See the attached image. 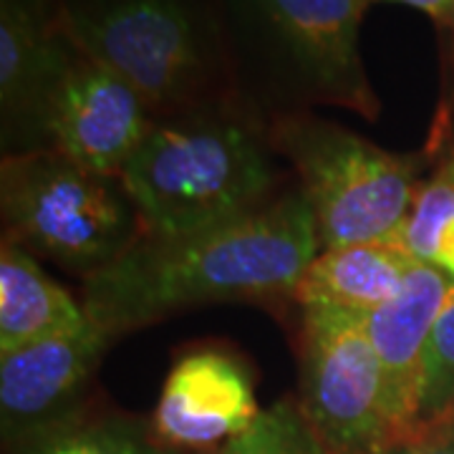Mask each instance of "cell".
I'll return each mask as SVG.
<instances>
[{"mask_svg":"<svg viewBox=\"0 0 454 454\" xmlns=\"http://www.w3.org/2000/svg\"><path fill=\"white\" fill-rule=\"evenodd\" d=\"M301 190L258 210L179 238L142 235L106 270L83 280L89 321L119 339L182 310L223 301H280L318 255Z\"/></svg>","mask_w":454,"mask_h":454,"instance_id":"obj_1","label":"cell"},{"mask_svg":"<svg viewBox=\"0 0 454 454\" xmlns=\"http://www.w3.org/2000/svg\"><path fill=\"white\" fill-rule=\"evenodd\" d=\"M276 157L268 119L232 94L154 119L119 177L146 235L179 238L276 200Z\"/></svg>","mask_w":454,"mask_h":454,"instance_id":"obj_2","label":"cell"},{"mask_svg":"<svg viewBox=\"0 0 454 454\" xmlns=\"http://www.w3.org/2000/svg\"><path fill=\"white\" fill-rule=\"evenodd\" d=\"M369 0H217L238 97L262 119L339 106L376 119L361 56Z\"/></svg>","mask_w":454,"mask_h":454,"instance_id":"obj_3","label":"cell"},{"mask_svg":"<svg viewBox=\"0 0 454 454\" xmlns=\"http://www.w3.org/2000/svg\"><path fill=\"white\" fill-rule=\"evenodd\" d=\"M53 20L154 119L238 94L217 0H53Z\"/></svg>","mask_w":454,"mask_h":454,"instance_id":"obj_4","label":"cell"},{"mask_svg":"<svg viewBox=\"0 0 454 454\" xmlns=\"http://www.w3.org/2000/svg\"><path fill=\"white\" fill-rule=\"evenodd\" d=\"M268 139L291 164L321 250L394 238L422 182V154H396L313 112L268 121Z\"/></svg>","mask_w":454,"mask_h":454,"instance_id":"obj_5","label":"cell"},{"mask_svg":"<svg viewBox=\"0 0 454 454\" xmlns=\"http://www.w3.org/2000/svg\"><path fill=\"white\" fill-rule=\"evenodd\" d=\"M0 210L3 240L83 280L106 270L145 235L121 177L53 149L3 154Z\"/></svg>","mask_w":454,"mask_h":454,"instance_id":"obj_6","label":"cell"},{"mask_svg":"<svg viewBox=\"0 0 454 454\" xmlns=\"http://www.w3.org/2000/svg\"><path fill=\"white\" fill-rule=\"evenodd\" d=\"M301 411L339 454H376L389 447L384 376L364 316L303 310Z\"/></svg>","mask_w":454,"mask_h":454,"instance_id":"obj_7","label":"cell"},{"mask_svg":"<svg viewBox=\"0 0 454 454\" xmlns=\"http://www.w3.org/2000/svg\"><path fill=\"white\" fill-rule=\"evenodd\" d=\"M154 127V114L129 83L76 49L46 112V149L119 177Z\"/></svg>","mask_w":454,"mask_h":454,"instance_id":"obj_8","label":"cell"},{"mask_svg":"<svg viewBox=\"0 0 454 454\" xmlns=\"http://www.w3.org/2000/svg\"><path fill=\"white\" fill-rule=\"evenodd\" d=\"M114 339L89 324L0 354V422L11 450L86 409L91 381Z\"/></svg>","mask_w":454,"mask_h":454,"instance_id":"obj_9","label":"cell"},{"mask_svg":"<svg viewBox=\"0 0 454 454\" xmlns=\"http://www.w3.org/2000/svg\"><path fill=\"white\" fill-rule=\"evenodd\" d=\"M260 411L243 358L223 346H200L167 373L152 432L164 450H220L243 434Z\"/></svg>","mask_w":454,"mask_h":454,"instance_id":"obj_10","label":"cell"},{"mask_svg":"<svg viewBox=\"0 0 454 454\" xmlns=\"http://www.w3.org/2000/svg\"><path fill=\"white\" fill-rule=\"evenodd\" d=\"M76 46L56 28L51 0H0L3 152L46 149V112Z\"/></svg>","mask_w":454,"mask_h":454,"instance_id":"obj_11","label":"cell"},{"mask_svg":"<svg viewBox=\"0 0 454 454\" xmlns=\"http://www.w3.org/2000/svg\"><path fill=\"white\" fill-rule=\"evenodd\" d=\"M452 291V278L417 262L402 291L364 318L384 376L389 444L419 432L427 346Z\"/></svg>","mask_w":454,"mask_h":454,"instance_id":"obj_12","label":"cell"},{"mask_svg":"<svg viewBox=\"0 0 454 454\" xmlns=\"http://www.w3.org/2000/svg\"><path fill=\"white\" fill-rule=\"evenodd\" d=\"M414 265L417 260L391 238L318 250L298 280L293 301L303 310H343L366 318L402 291Z\"/></svg>","mask_w":454,"mask_h":454,"instance_id":"obj_13","label":"cell"},{"mask_svg":"<svg viewBox=\"0 0 454 454\" xmlns=\"http://www.w3.org/2000/svg\"><path fill=\"white\" fill-rule=\"evenodd\" d=\"M91 324L83 303L51 280L35 255L3 240L0 247V354Z\"/></svg>","mask_w":454,"mask_h":454,"instance_id":"obj_14","label":"cell"},{"mask_svg":"<svg viewBox=\"0 0 454 454\" xmlns=\"http://www.w3.org/2000/svg\"><path fill=\"white\" fill-rule=\"evenodd\" d=\"M13 454H167L152 424L119 411H91L41 432L13 447Z\"/></svg>","mask_w":454,"mask_h":454,"instance_id":"obj_15","label":"cell"},{"mask_svg":"<svg viewBox=\"0 0 454 454\" xmlns=\"http://www.w3.org/2000/svg\"><path fill=\"white\" fill-rule=\"evenodd\" d=\"M391 240L411 260L454 280V152L422 182L404 225Z\"/></svg>","mask_w":454,"mask_h":454,"instance_id":"obj_16","label":"cell"},{"mask_svg":"<svg viewBox=\"0 0 454 454\" xmlns=\"http://www.w3.org/2000/svg\"><path fill=\"white\" fill-rule=\"evenodd\" d=\"M215 454H339L310 427L298 402H278L262 409L243 434L230 439Z\"/></svg>","mask_w":454,"mask_h":454,"instance_id":"obj_17","label":"cell"},{"mask_svg":"<svg viewBox=\"0 0 454 454\" xmlns=\"http://www.w3.org/2000/svg\"><path fill=\"white\" fill-rule=\"evenodd\" d=\"M454 419V291L439 313L424 358L419 432Z\"/></svg>","mask_w":454,"mask_h":454,"instance_id":"obj_18","label":"cell"},{"mask_svg":"<svg viewBox=\"0 0 454 454\" xmlns=\"http://www.w3.org/2000/svg\"><path fill=\"white\" fill-rule=\"evenodd\" d=\"M376 454H454V419L427 427L411 437L379 450Z\"/></svg>","mask_w":454,"mask_h":454,"instance_id":"obj_19","label":"cell"},{"mask_svg":"<svg viewBox=\"0 0 454 454\" xmlns=\"http://www.w3.org/2000/svg\"><path fill=\"white\" fill-rule=\"evenodd\" d=\"M369 3H396V5H409L422 11L437 26H450L454 23V0H369Z\"/></svg>","mask_w":454,"mask_h":454,"instance_id":"obj_20","label":"cell"},{"mask_svg":"<svg viewBox=\"0 0 454 454\" xmlns=\"http://www.w3.org/2000/svg\"><path fill=\"white\" fill-rule=\"evenodd\" d=\"M452 35H454V23H452ZM452 68H454V41H452ZM450 106L454 109V83H452V101H450Z\"/></svg>","mask_w":454,"mask_h":454,"instance_id":"obj_21","label":"cell"},{"mask_svg":"<svg viewBox=\"0 0 454 454\" xmlns=\"http://www.w3.org/2000/svg\"><path fill=\"white\" fill-rule=\"evenodd\" d=\"M51 3H53V0H51Z\"/></svg>","mask_w":454,"mask_h":454,"instance_id":"obj_22","label":"cell"}]
</instances>
